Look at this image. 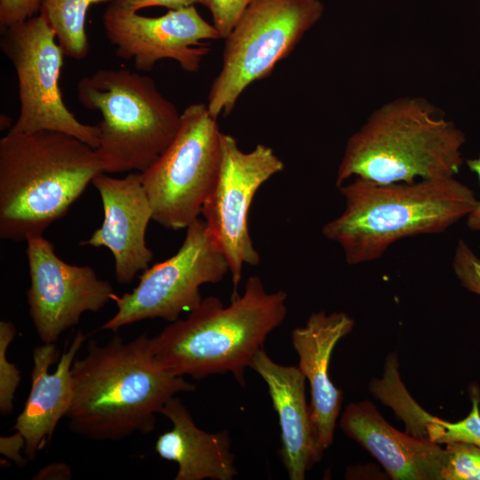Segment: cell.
<instances>
[{
	"label": "cell",
	"mask_w": 480,
	"mask_h": 480,
	"mask_svg": "<svg viewBox=\"0 0 480 480\" xmlns=\"http://www.w3.org/2000/svg\"><path fill=\"white\" fill-rule=\"evenodd\" d=\"M73 400L66 414L70 430L96 441H120L154 431L156 413L169 399L196 386L164 369L146 332L124 341L115 333L105 345L87 341L75 358Z\"/></svg>",
	"instance_id": "1"
},
{
	"label": "cell",
	"mask_w": 480,
	"mask_h": 480,
	"mask_svg": "<svg viewBox=\"0 0 480 480\" xmlns=\"http://www.w3.org/2000/svg\"><path fill=\"white\" fill-rule=\"evenodd\" d=\"M102 172L95 148L76 137L9 131L0 140V237L43 235Z\"/></svg>",
	"instance_id": "2"
},
{
	"label": "cell",
	"mask_w": 480,
	"mask_h": 480,
	"mask_svg": "<svg viewBox=\"0 0 480 480\" xmlns=\"http://www.w3.org/2000/svg\"><path fill=\"white\" fill-rule=\"evenodd\" d=\"M342 212L322 234L349 265L381 257L395 242L446 230L476 207L474 191L454 177L378 184L361 178L339 187Z\"/></svg>",
	"instance_id": "3"
},
{
	"label": "cell",
	"mask_w": 480,
	"mask_h": 480,
	"mask_svg": "<svg viewBox=\"0 0 480 480\" xmlns=\"http://www.w3.org/2000/svg\"><path fill=\"white\" fill-rule=\"evenodd\" d=\"M286 300L284 292H268L261 279L252 276L229 305L206 297L151 338L155 356L174 375L202 380L230 372L244 386L245 369L286 316Z\"/></svg>",
	"instance_id": "4"
},
{
	"label": "cell",
	"mask_w": 480,
	"mask_h": 480,
	"mask_svg": "<svg viewBox=\"0 0 480 480\" xmlns=\"http://www.w3.org/2000/svg\"><path fill=\"white\" fill-rule=\"evenodd\" d=\"M465 135L437 107L419 96L388 101L347 141L336 186L352 177L378 184L454 177Z\"/></svg>",
	"instance_id": "5"
},
{
	"label": "cell",
	"mask_w": 480,
	"mask_h": 480,
	"mask_svg": "<svg viewBox=\"0 0 480 480\" xmlns=\"http://www.w3.org/2000/svg\"><path fill=\"white\" fill-rule=\"evenodd\" d=\"M77 99L101 116L95 149L105 173L147 170L168 148L180 123L177 107L155 81L125 68H100L77 84Z\"/></svg>",
	"instance_id": "6"
},
{
	"label": "cell",
	"mask_w": 480,
	"mask_h": 480,
	"mask_svg": "<svg viewBox=\"0 0 480 480\" xmlns=\"http://www.w3.org/2000/svg\"><path fill=\"white\" fill-rule=\"evenodd\" d=\"M323 13L319 0H253L224 39L222 66L208 95L211 115L231 112L243 92L268 76Z\"/></svg>",
	"instance_id": "7"
},
{
	"label": "cell",
	"mask_w": 480,
	"mask_h": 480,
	"mask_svg": "<svg viewBox=\"0 0 480 480\" xmlns=\"http://www.w3.org/2000/svg\"><path fill=\"white\" fill-rule=\"evenodd\" d=\"M221 133L207 104L193 103L168 148L141 172L152 220L160 226L178 230L198 219L218 177Z\"/></svg>",
	"instance_id": "8"
},
{
	"label": "cell",
	"mask_w": 480,
	"mask_h": 480,
	"mask_svg": "<svg viewBox=\"0 0 480 480\" xmlns=\"http://www.w3.org/2000/svg\"><path fill=\"white\" fill-rule=\"evenodd\" d=\"M4 30L1 48L16 72L20 103L9 131L61 132L96 149L98 125L81 123L63 100L60 77L64 54L47 19L39 13Z\"/></svg>",
	"instance_id": "9"
},
{
	"label": "cell",
	"mask_w": 480,
	"mask_h": 480,
	"mask_svg": "<svg viewBox=\"0 0 480 480\" xmlns=\"http://www.w3.org/2000/svg\"><path fill=\"white\" fill-rule=\"evenodd\" d=\"M228 272L227 259L198 218L187 228L174 255L143 270L131 292L113 296L117 310L100 329L116 333L124 326L151 318L172 323L200 304L201 285L219 283Z\"/></svg>",
	"instance_id": "10"
},
{
	"label": "cell",
	"mask_w": 480,
	"mask_h": 480,
	"mask_svg": "<svg viewBox=\"0 0 480 480\" xmlns=\"http://www.w3.org/2000/svg\"><path fill=\"white\" fill-rule=\"evenodd\" d=\"M220 164L217 180L201 214L207 229L229 265L233 284L231 300L237 297L244 264L260 261L248 227L249 209L258 189L282 172L284 162L274 150L258 144L244 152L230 134L221 133Z\"/></svg>",
	"instance_id": "11"
},
{
	"label": "cell",
	"mask_w": 480,
	"mask_h": 480,
	"mask_svg": "<svg viewBox=\"0 0 480 480\" xmlns=\"http://www.w3.org/2000/svg\"><path fill=\"white\" fill-rule=\"evenodd\" d=\"M26 242L29 316L41 341L55 343L84 312H98L112 300L114 289L92 267L71 265L59 258L43 235L29 236Z\"/></svg>",
	"instance_id": "12"
},
{
	"label": "cell",
	"mask_w": 480,
	"mask_h": 480,
	"mask_svg": "<svg viewBox=\"0 0 480 480\" xmlns=\"http://www.w3.org/2000/svg\"><path fill=\"white\" fill-rule=\"evenodd\" d=\"M103 27L116 55L132 60L135 68L145 72L164 59L177 61L185 71L196 72L210 51L203 42L221 39L194 5L148 17L113 0L103 14Z\"/></svg>",
	"instance_id": "13"
},
{
	"label": "cell",
	"mask_w": 480,
	"mask_h": 480,
	"mask_svg": "<svg viewBox=\"0 0 480 480\" xmlns=\"http://www.w3.org/2000/svg\"><path fill=\"white\" fill-rule=\"evenodd\" d=\"M99 191L104 220L82 245L108 248L115 259V276L120 284H130L137 274L149 267L153 252L146 243L152 209L144 191L141 172L115 178L105 172L92 182Z\"/></svg>",
	"instance_id": "14"
},
{
	"label": "cell",
	"mask_w": 480,
	"mask_h": 480,
	"mask_svg": "<svg viewBox=\"0 0 480 480\" xmlns=\"http://www.w3.org/2000/svg\"><path fill=\"white\" fill-rule=\"evenodd\" d=\"M342 431L370 452L394 480H442L445 450L393 428L370 401L349 404Z\"/></svg>",
	"instance_id": "15"
},
{
	"label": "cell",
	"mask_w": 480,
	"mask_h": 480,
	"mask_svg": "<svg viewBox=\"0 0 480 480\" xmlns=\"http://www.w3.org/2000/svg\"><path fill=\"white\" fill-rule=\"evenodd\" d=\"M267 384L281 430L279 455L290 480H304L320 460L321 448L311 408L307 404L306 378L298 366L283 365L270 358L264 348L250 364Z\"/></svg>",
	"instance_id": "16"
},
{
	"label": "cell",
	"mask_w": 480,
	"mask_h": 480,
	"mask_svg": "<svg viewBox=\"0 0 480 480\" xmlns=\"http://www.w3.org/2000/svg\"><path fill=\"white\" fill-rule=\"evenodd\" d=\"M355 321L345 312H314L303 326L292 332V343L299 356L298 367L310 387V408L316 436L324 451L333 441L336 422L343 402V392L329 376L332 353L354 327Z\"/></svg>",
	"instance_id": "17"
},
{
	"label": "cell",
	"mask_w": 480,
	"mask_h": 480,
	"mask_svg": "<svg viewBox=\"0 0 480 480\" xmlns=\"http://www.w3.org/2000/svg\"><path fill=\"white\" fill-rule=\"evenodd\" d=\"M86 339L81 331L76 332L53 373L49 370L58 360L55 343H43L33 350L30 391L12 428L24 436L23 452L29 460L51 442L59 421L66 417L73 400L72 364Z\"/></svg>",
	"instance_id": "18"
},
{
	"label": "cell",
	"mask_w": 480,
	"mask_h": 480,
	"mask_svg": "<svg viewBox=\"0 0 480 480\" xmlns=\"http://www.w3.org/2000/svg\"><path fill=\"white\" fill-rule=\"evenodd\" d=\"M160 413L170 420L172 428L157 437L155 450L162 459L178 464L175 480H232L237 476L227 430L210 433L200 429L176 396L167 401Z\"/></svg>",
	"instance_id": "19"
},
{
	"label": "cell",
	"mask_w": 480,
	"mask_h": 480,
	"mask_svg": "<svg viewBox=\"0 0 480 480\" xmlns=\"http://www.w3.org/2000/svg\"><path fill=\"white\" fill-rule=\"evenodd\" d=\"M390 407L404 422L406 433L437 444L466 442L480 447V411L477 397L472 399L469 414L456 422H449L426 412L408 390L398 392Z\"/></svg>",
	"instance_id": "20"
},
{
	"label": "cell",
	"mask_w": 480,
	"mask_h": 480,
	"mask_svg": "<svg viewBox=\"0 0 480 480\" xmlns=\"http://www.w3.org/2000/svg\"><path fill=\"white\" fill-rule=\"evenodd\" d=\"M113 0H40V13L49 21L63 54L83 60L90 44L85 31V19L92 4Z\"/></svg>",
	"instance_id": "21"
},
{
	"label": "cell",
	"mask_w": 480,
	"mask_h": 480,
	"mask_svg": "<svg viewBox=\"0 0 480 480\" xmlns=\"http://www.w3.org/2000/svg\"><path fill=\"white\" fill-rule=\"evenodd\" d=\"M442 480H480V447L466 442L446 444Z\"/></svg>",
	"instance_id": "22"
},
{
	"label": "cell",
	"mask_w": 480,
	"mask_h": 480,
	"mask_svg": "<svg viewBox=\"0 0 480 480\" xmlns=\"http://www.w3.org/2000/svg\"><path fill=\"white\" fill-rule=\"evenodd\" d=\"M15 333L16 329L12 322H0V412L3 416L12 413L14 394L20 381V371L6 357Z\"/></svg>",
	"instance_id": "23"
},
{
	"label": "cell",
	"mask_w": 480,
	"mask_h": 480,
	"mask_svg": "<svg viewBox=\"0 0 480 480\" xmlns=\"http://www.w3.org/2000/svg\"><path fill=\"white\" fill-rule=\"evenodd\" d=\"M452 268L462 286L480 295V258L462 239L456 245Z\"/></svg>",
	"instance_id": "24"
},
{
	"label": "cell",
	"mask_w": 480,
	"mask_h": 480,
	"mask_svg": "<svg viewBox=\"0 0 480 480\" xmlns=\"http://www.w3.org/2000/svg\"><path fill=\"white\" fill-rule=\"evenodd\" d=\"M253 0H199L212 16L213 25L225 39L236 21Z\"/></svg>",
	"instance_id": "25"
},
{
	"label": "cell",
	"mask_w": 480,
	"mask_h": 480,
	"mask_svg": "<svg viewBox=\"0 0 480 480\" xmlns=\"http://www.w3.org/2000/svg\"><path fill=\"white\" fill-rule=\"evenodd\" d=\"M40 10V0H0V25L6 28L22 22Z\"/></svg>",
	"instance_id": "26"
},
{
	"label": "cell",
	"mask_w": 480,
	"mask_h": 480,
	"mask_svg": "<svg viewBox=\"0 0 480 480\" xmlns=\"http://www.w3.org/2000/svg\"><path fill=\"white\" fill-rule=\"evenodd\" d=\"M25 438L21 433L16 431L13 435L0 437V452L4 457L12 460L18 467H23L27 464L20 451L24 450Z\"/></svg>",
	"instance_id": "27"
},
{
	"label": "cell",
	"mask_w": 480,
	"mask_h": 480,
	"mask_svg": "<svg viewBox=\"0 0 480 480\" xmlns=\"http://www.w3.org/2000/svg\"><path fill=\"white\" fill-rule=\"evenodd\" d=\"M120 5L138 12L139 10L150 6H164L169 10H179L188 6L199 4V0H114Z\"/></svg>",
	"instance_id": "28"
},
{
	"label": "cell",
	"mask_w": 480,
	"mask_h": 480,
	"mask_svg": "<svg viewBox=\"0 0 480 480\" xmlns=\"http://www.w3.org/2000/svg\"><path fill=\"white\" fill-rule=\"evenodd\" d=\"M72 478L69 466L64 462H53L41 468L33 479L68 480Z\"/></svg>",
	"instance_id": "29"
},
{
	"label": "cell",
	"mask_w": 480,
	"mask_h": 480,
	"mask_svg": "<svg viewBox=\"0 0 480 480\" xmlns=\"http://www.w3.org/2000/svg\"><path fill=\"white\" fill-rule=\"evenodd\" d=\"M467 164L477 175L480 184V155L477 158L468 160ZM467 226L471 230H480V201H478L474 210L467 216Z\"/></svg>",
	"instance_id": "30"
}]
</instances>
